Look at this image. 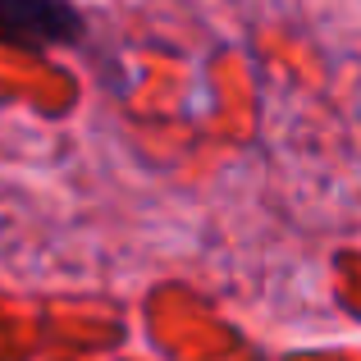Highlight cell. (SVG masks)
<instances>
[{"label": "cell", "mask_w": 361, "mask_h": 361, "mask_svg": "<svg viewBox=\"0 0 361 361\" xmlns=\"http://www.w3.org/2000/svg\"><path fill=\"white\" fill-rule=\"evenodd\" d=\"M87 32V18L73 0H0V46L55 51Z\"/></svg>", "instance_id": "6da1fadb"}]
</instances>
